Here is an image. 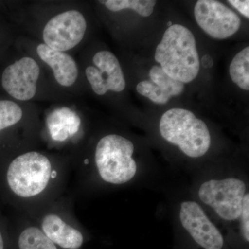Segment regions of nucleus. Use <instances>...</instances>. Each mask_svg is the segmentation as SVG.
<instances>
[{
    "label": "nucleus",
    "instance_id": "1",
    "mask_svg": "<svg viewBox=\"0 0 249 249\" xmlns=\"http://www.w3.org/2000/svg\"><path fill=\"white\" fill-rule=\"evenodd\" d=\"M69 172L65 159L27 149L6 165L5 187L21 213L27 214L62 196Z\"/></svg>",
    "mask_w": 249,
    "mask_h": 249
},
{
    "label": "nucleus",
    "instance_id": "2",
    "mask_svg": "<svg viewBox=\"0 0 249 249\" xmlns=\"http://www.w3.org/2000/svg\"><path fill=\"white\" fill-rule=\"evenodd\" d=\"M155 58L166 74L183 84L193 81L200 70L195 36L181 24H173L165 31Z\"/></svg>",
    "mask_w": 249,
    "mask_h": 249
},
{
    "label": "nucleus",
    "instance_id": "3",
    "mask_svg": "<svg viewBox=\"0 0 249 249\" xmlns=\"http://www.w3.org/2000/svg\"><path fill=\"white\" fill-rule=\"evenodd\" d=\"M24 215L60 248L79 249L84 243L85 235L80 223L75 217L71 201L65 196H60Z\"/></svg>",
    "mask_w": 249,
    "mask_h": 249
},
{
    "label": "nucleus",
    "instance_id": "4",
    "mask_svg": "<svg viewBox=\"0 0 249 249\" xmlns=\"http://www.w3.org/2000/svg\"><path fill=\"white\" fill-rule=\"evenodd\" d=\"M160 130L165 140L178 145L192 158L202 157L211 145L207 125L188 109L173 108L167 111L160 118Z\"/></svg>",
    "mask_w": 249,
    "mask_h": 249
},
{
    "label": "nucleus",
    "instance_id": "5",
    "mask_svg": "<svg viewBox=\"0 0 249 249\" xmlns=\"http://www.w3.org/2000/svg\"><path fill=\"white\" fill-rule=\"evenodd\" d=\"M133 142L119 134L104 136L95 147L93 161L98 176L105 182L122 185L135 176L137 166L132 158Z\"/></svg>",
    "mask_w": 249,
    "mask_h": 249
},
{
    "label": "nucleus",
    "instance_id": "6",
    "mask_svg": "<svg viewBox=\"0 0 249 249\" xmlns=\"http://www.w3.org/2000/svg\"><path fill=\"white\" fill-rule=\"evenodd\" d=\"M245 193L244 181L229 178L206 181L199 188V196L204 204L213 209L219 217L232 221L241 216Z\"/></svg>",
    "mask_w": 249,
    "mask_h": 249
},
{
    "label": "nucleus",
    "instance_id": "7",
    "mask_svg": "<svg viewBox=\"0 0 249 249\" xmlns=\"http://www.w3.org/2000/svg\"><path fill=\"white\" fill-rule=\"evenodd\" d=\"M87 27L86 19L80 11L67 10L46 23L42 40L51 49L66 52L79 45L84 38Z\"/></svg>",
    "mask_w": 249,
    "mask_h": 249
},
{
    "label": "nucleus",
    "instance_id": "8",
    "mask_svg": "<svg viewBox=\"0 0 249 249\" xmlns=\"http://www.w3.org/2000/svg\"><path fill=\"white\" fill-rule=\"evenodd\" d=\"M194 14L198 25L213 38H229L240 29V17L219 1L199 0L195 6Z\"/></svg>",
    "mask_w": 249,
    "mask_h": 249
},
{
    "label": "nucleus",
    "instance_id": "9",
    "mask_svg": "<svg viewBox=\"0 0 249 249\" xmlns=\"http://www.w3.org/2000/svg\"><path fill=\"white\" fill-rule=\"evenodd\" d=\"M40 75L37 62L31 57H22L5 69L1 75V85L11 97L29 101L35 97Z\"/></svg>",
    "mask_w": 249,
    "mask_h": 249
},
{
    "label": "nucleus",
    "instance_id": "10",
    "mask_svg": "<svg viewBox=\"0 0 249 249\" xmlns=\"http://www.w3.org/2000/svg\"><path fill=\"white\" fill-rule=\"evenodd\" d=\"M92 61L94 66L87 67L85 75L96 94L103 96L109 90L119 93L125 89L124 72L114 53L101 51L93 55Z\"/></svg>",
    "mask_w": 249,
    "mask_h": 249
},
{
    "label": "nucleus",
    "instance_id": "11",
    "mask_svg": "<svg viewBox=\"0 0 249 249\" xmlns=\"http://www.w3.org/2000/svg\"><path fill=\"white\" fill-rule=\"evenodd\" d=\"M180 221L198 245L205 249H221L224 239L199 204L185 201L180 209Z\"/></svg>",
    "mask_w": 249,
    "mask_h": 249
},
{
    "label": "nucleus",
    "instance_id": "12",
    "mask_svg": "<svg viewBox=\"0 0 249 249\" xmlns=\"http://www.w3.org/2000/svg\"><path fill=\"white\" fill-rule=\"evenodd\" d=\"M36 52L39 58L52 69L59 85L70 88L76 83L78 78V67L70 54L54 50L44 43L37 46Z\"/></svg>",
    "mask_w": 249,
    "mask_h": 249
},
{
    "label": "nucleus",
    "instance_id": "13",
    "mask_svg": "<svg viewBox=\"0 0 249 249\" xmlns=\"http://www.w3.org/2000/svg\"><path fill=\"white\" fill-rule=\"evenodd\" d=\"M16 244L17 249H58L37 226L22 214L16 225Z\"/></svg>",
    "mask_w": 249,
    "mask_h": 249
},
{
    "label": "nucleus",
    "instance_id": "14",
    "mask_svg": "<svg viewBox=\"0 0 249 249\" xmlns=\"http://www.w3.org/2000/svg\"><path fill=\"white\" fill-rule=\"evenodd\" d=\"M229 74L233 83L241 89L249 90V47L241 51L232 59Z\"/></svg>",
    "mask_w": 249,
    "mask_h": 249
},
{
    "label": "nucleus",
    "instance_id": "15",
    "mask_svg": "<svg viewBox=\"0 0 249 249\" xmlns=\"http://www.w3.org/2000/svg\"><path fill=\"white\" fill-rule=\"evenodd\" d=\"M99 2L106 5V8L112 12L132 9L142 17H149L157 4L155 0H107Z\"/></svg>",
    "mask_w": 249,
    "mask_h": 249
},
{
    "label": "nucleus",
    "instance_id": "16",
    "mask_svg": "<svg viewBox=\"0 0 249 249\" xmlns=\"http://www.w3.org/2000/svg\"><path fill=\"white\" fill-rule=\"evenodd\" d=\"M24 111L14 101L0 100V132L20 124L24 119Z\"/></svg>",
    "mask_w": 249,
    "mask_h": 249
},
{
    "label": "nucleus",
    "instance_id": "17",
    "mask_svg": "<svg viewBox=\"0 0 249 249\" xmlns=\"http://www.w3.org/2000/svg\"><path fill=\"white\" fill-rule=\"evenodd\" d=\"M150 79L152 83L169 93L171 96H178L184 90V84L174 80L163 71L161 67L155 65L150 71Z\"/></svg>",
    "mask_w": 249,
    "mask_h": 249
},
{
    "label": "nucleus",
    "instance_id": "18",
    "mask_svg": "<svg viewBox=\"0 0 249 249\" xmlns=\"http://www.w3.org/2000/svg\"><path fill=\"white\" fill-rule=\"evenodd\" d=\"M137 92L159 105L166 104L172 96L151 80H143L137 85Z\"/></svg>",
    "mask_w": 249,
    "mask_h": 249
},
{
    "label": "nucleus",
    "instance_id": "19",
    "mask_svg": "<svg viewBox=\"0 0 249 249\" xmlns=\"http://www.w3.org/2000/svg\"><path fill=\"white\" fill-rule=\"evenodd\" d=\"M242 232L245 240L249 241V194H245L242 201Z\"/></svg>",
    "mask_w": 249,
    "mask_h": 249
},
{
    "label": "nucleus",
    "instance_id": "20",
    "mask_svg": "<svg viewBox=\"0 0 249 249\" xmlns=\"http://www.w3.org/2000/svg\"><path fill=\"white\" fill-rule=\"evenodd\" d=\"M229 4L232 5L236 10L239 11L241 14L243 15L245 17L249 18V1L245 0H229Z\"/></svg>",
    "mask_w": 249,
    "mask_h": 249
},
{
    "label": "nucleus",
    "instance_id": "21",
    "mask_svg": "<svg viewBox=\"0 0 249 249\" xmlns=\"http://www.w3.org/2000/svg\"><path fill=\"white\" fill-rule=\"evenodd\" d=\"M0 249H6V242L2 230L0 229Z\"/></svg>",
    "mask_w": 249,
    "mask_h": 249
},
{
    "label": "nucleus",
    "instance_id": "22",
    "mask_svg": "<svg viewBox=\"0 0 249 249\" xmlns=\"http://www.w3.org/2000/svg\"><path fill=\"white\" fill-rule=\"evenodd\" d=\"M168 25L169 26V27H171L172 25H173V24H172L171 22H169L168 23Z\"/></svg>",
    "mask_w": 249,
    "mask_h": 249
}]
</instances>
